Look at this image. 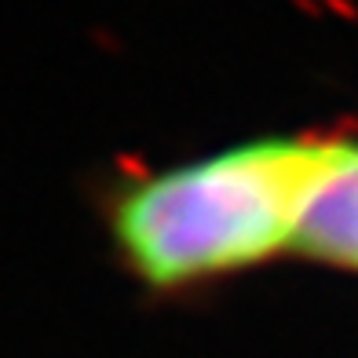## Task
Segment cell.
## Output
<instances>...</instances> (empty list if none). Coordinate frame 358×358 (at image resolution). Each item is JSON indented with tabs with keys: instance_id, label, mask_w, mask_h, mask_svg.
<instances>
[{
	"instance_id": "cell-1",
	"label": "cell",
	"mask_w": 358,
	"mask_h": 358,
	"mask_svg": "<svg viewBox=\"0 0 358 358\" xmlns=\"http://www.w3.org/2000/svg\"><path fill=\"white\" fill-rule=\"evenodd\" d=\"M355 143L267 139L136 187L117 208V241L154 285L208 278L296 245L318 190Z\"/></svg>"
},
{
	"instance_id": "cell-2",
	"label": "cell",
	"mask_w": 358,
	"mask_h": 358,
	"mask_svg": "<svg viewBox=\"0 0 358 358\" xmlns=\"http://www.w3.org/2000/svg\"><path fill=\"white\" fill-rule=\"evenodd\" d=\"M296 245L329 264L358 267V146L311 201Z\"/></svg>"
}]
</instances>
